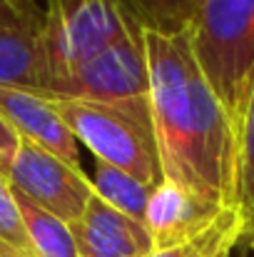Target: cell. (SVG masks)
I'll list each match as a JSON object with an SVG mask.
<instances>
[{
	"label": "cell",
	"instance_id": "obj_1",
	"mask_svg": "<svg viewBox=\"0 0 254 257\" xmlns=\"http://www.w3.org/2000/svg\"><path fill=\"white\" fill-rule=\"evenodd\" d=\"M145 45L162 180L222 207H237V130L202 75L187 33L145 30Z\"/></svg>",
	"mask_w": 254,
	"mask_h": 257
},
{
	"label": "cell",
	"instance_id": "obj_2",
	"mask_svg": "<svg viewBox=\"0 0 254 257\" xmlns=\"http://www.w3.org/2000/svg\"><path fill=\"white\" fill-rule=\"evenodd\" d=\"M184 33L239 140L254 92V0H197Z\"/></svg>",
	"mask_w": 254,
	"mask_h": 257
},
{
	"label": "cell",
	"instance_id": "obj_3",
	"mask_svg": "<svg viewBox=\"0 0 254 257\" xmlns=\"http://www.w3.org/2000/svg\"><path fill=\"white\" fill-rule=\"evenodd\" d=\"M55 107L78 145H85L97 163L130 172L152 190L162 182L150 105L55 100Z\"/></svg>",
	"mask_w": 254,
	"mask_h": 257
},
{
	"label": "cell",
	"instance_id": "obj_4",
	"mask_svg": "<svg viewBox=\"0 0 254 257\" xmlns=\"http://www.w3.org/2000/svg\"><path fill=\"white\" fill-rule=\"evenodd\" d=\"M145 28L122 0H48L40 20L45 87L80 68L105 48Z\"/></svg>",
	"mask_w": 254,
	"mask_h": 257
},
{
	"label": "cell",
	"instance_id": "obj_5",
	"mask_svg": "<svg viewBox=\"0 0 254 257\" xmlns=\"http://www.w3.org/2000/svg\"><path fill=\"white\" fill-rule=\"evenodd\" d=\"M145 30L137 28L127 38L105 48L80 68L53 83L45 97L90 100L110 105H150V65Z\"/></svg>",
	"mask_w": 254,
	"mask_h": 257
},
{
	"label": "cell",
	"instance_id": "obj_6",
	"mask_svg": "<svg viewBox=\"0 0 254 257\" xmlns=\"http://www.w3.org/2000/svg\"><path fill=\"white\" fill-rule=\"evenodd\" d=\"M5 177L15 192L68 225L83 217L85 207L95 197L92 180L80 165H70L30 140H20Z\"/></svg>",
	"mask_w": 254,
	"mask_h": 257
},
{
	"label": "cell",
	"instance_id": "obj_7",
	"mask_svg": "<svg viewBox=\"0 0 254 257\" xmlns=\"http://www.w3.org/2000/svg\"><path fill=\"white\" fill-rule=\"evenodd\" d=\"M229 210L234 207H222L217 202H209L189 192L187 187L177 182L162 180L150 195L147 212H145V227L155 247H172V245H182L207 232Z\"/></svg>",
	"mask_w": 254,
	"mask_h": 257
},
{
	"label": "cell",
	"instance_id": "obj_8",
	"mask_svg": "<svg viewBox=\"0 0 254 257\" xmlns=\"http://www.w3.org/2000/svg\"><path fill=\"white\" fill-rule=\"evenodd\" d=\"M0 117L20 140H30L70 165H80V145L58 112L53 97L23 87L0 85Z\"/></svg>",
	"mask_w": 254,
	"mask_h": 257
},
{
	"label": "cell",
	"instance_id": "obj_9",
	"mask_svg": "<svg viewBox=\"0 0 254 257\" xmlns=\"http://www.w3.org/2000/svg\"><path fill=\"white\" fill-rule=\"evenodd\" d=\"M70 230L80 257H147L155 250L145 222L117 212L97 195Z\"/></svg>",
	"mask_w": 254,
	"mask_h": 257
},
{
	"label": "cell",
	"instance_id": "obj_10",
	"mask_svg": "<svg viewBox=\"0 0 254 257\" xmlns=\"http://www.w3.org/2000/svg\"><path fill=\"white\" fill-rule=\"evenodd\" d=\"M0 85L43 95L45 58L40 45V25H0Z\"/></svg>",
	"mask_w": 254,
	"mask_h": 257
},
{
	"label": "cell",
	"instance_id": "obj_11",
	"mask_svg": "<svg viewBox=\"0 0 254 257\" xmlns=\"http://www.w3.org/2000/svg\"><path fill=\"white\" fill-rule=\"evenodd\" d=\"M15 202L23 217L28 247L35 257H80L73 230L65 220L45 212L20 192H15Z\"/></svg>",
	"mask_w": 254,
	"mask_h": 257
},
{
	"label": "cell",
	"instance_id": "obj_12",
	"mask_svg": "<svg viewBox=\"0 0 254 257\" xmlns=\"http://www.w3.org/2000/svg\"><path fill=\"white\" fill-rule=\"evenodd\" d=\"M92 187H95V195L105 205L115 207L117 212H122L127 217L145 222L147 202H150V195H152V187H147L145 182H140L130 172L117 170V168L105 165V163H97Z\"/></svg>",
	"mask_w": 254,
	"mask_h": 257
},
{
	"label": "cell",
	"instance_id": "obj_13",
	"mask_svg": "<svg viewBox=\"0 0 254 257\" xmlns=\"http://www.w3.org/2000/svg\"><path fill=\"white\" fill-rule=\"evenodd\" d=\"M242 237H244V220L239 210L234 207L194 240H187L172 247H155L147 257H217L227 250H234V245Z\"/></svg>",
	"mask_w": 254,
	"mask_h": 257
},
{
	"label": "cell",
	"instance_id": "obj_14",
	"mask_svg": "<svg viewBox=\"0 0 254 257\" xmlns=\"http://www.w3.org/2000/svg\"><path fill=\"white\" fill-rule=\"evenodd\" d=\"M237 210L244 220V237L254 232V92L239 133V175H237ZM242 237V240H244Z\"/></svg>",
	"mask_w": 254,
	"mask_h": 257
},
{
	"label": "cell",
	"instance_id": "obj_15",
	"mask_svg": "<svg viewBox=\"0 0 254 257\" xmlns=\"http://www.w3.org/2000/svg\"><path fill=\"white\" fill-rule=\"evenodd\" d=\"M147 30L179 33L187 28L197 0H122Z\"/></svg>",
	"mask_w": 254,
	"mask_h": 257
},
{
	"label": "cell",
	"instance_id": "obj_16",
	"mask_svg": "<svg viewBox=\"0 0 254 257\" xmlns=\"http://www.w3.org/2000/svg\"><path fill=\"white\" fill-rule=\"evenodd\" d=\"M0 240H5L20 250H30L25 227H23V217H20V210L15 202V190L3 172H0Z\"/></svg>",
	"mask_w": 254,
	"mask_h": 257
},
{
	"label": "cell",
	"instance_id": "obj_17",
	"mask_svg": "<svg viewBox=\"0 0 254 257\" xmlns=\"http://www.w3.org/2000/svg\"><path fill=\"white\" fill-rule=\"evenodd\" d=\"M18 145H20V138L15 135V130L0 117V172L8 175L10 165H13V158L18 153Z\"/></svg>",
	"mask_w": 254,
	"mask_h": 257
},
{
	"label": "cell",
	"instance_id": "obj_18",
	"mask_svg": "<svg viewBox=\"0 0 254 257\" xmlns=\"http://www.w3.org/2000/svg\"><path fill=\"white\" fill-rule=\"evenodd\" d=\"M20 18H25L28 23H40L43 20V8L35 0H5Z\"/></svg>",
	"mask_w": 254,
	"mask_h": 257
},
{
	"label": "cell",
	"instance_id": "obj_19",
	"mask_svg": "<svg viewBox=\"0 0 254 257\" xmlns=\"http://www.w3.org/2000/svg\"><path fill=\"white\" fill-rule=\"evenodd\" d=\"M28 23L25 18H20L5 0H0V25H23ZM30 25H40V23H30Z\"/></svg>",
	"mask_w": 254,
	"mask_h": 257
},
{
	"label": "cell",
	"instance_id": "obj_20",
	"mask_svg": "<svg viewBox=\"0 0 254 257\" xmlns=\"http://www.w3.org/2000/svg\"><path fill=\"white\" fill-rule=\"evenodd\" d=\"M217 257H239V255H234V250H227V252H222V255H217Z\"/></svg>",
	"mask_w": 254,
	"mask_h": 257
}]
</instances>
